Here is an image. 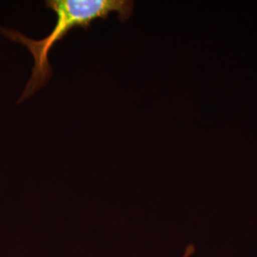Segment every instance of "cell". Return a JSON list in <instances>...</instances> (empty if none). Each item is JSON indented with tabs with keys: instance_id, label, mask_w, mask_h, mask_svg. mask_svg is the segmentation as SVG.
Segmentation results:
<instances>
[{
	"instance_id": "obj_1",
	"label": "cell",
	"mask_w": 257,
	"mask_h": 257,
	"mask_svg": "<svg viewBox=\"0 0 257 257\" xmlns=\"http://www.w3.org/2000/svg\"><path fill=\"white\" fill-rule=\"evenodd\" d=\"M46 6L55 12L57 19L53 31L40 40L29 38L17 30L0 27V33L4 37L24 45L35 59L32 76L19 103L32 96L49 82L53 74L49 61L50 51L70 31L74 28L87 30L92 21L107 19L111 13H116L120 21H126L134 11V2L128 0H48Z\"/></svg>"
},
{
	"instance_id": "obj_2",
	"label": "cell",
	"mask_w": 257,
	"mask_h": 257,
	"mask_svg": "<svg viewBox=\"0 0 257 257\" xmlns=\"http://www.w3.org/2000/svg\"><path fill=\"white\" fill-rule=\"evenodd\" d=\"M194 251H195V247L193 246V244H190L187 246V248H185L182 257H191L194 253Z\"/></svg>"
}]
</instances>
